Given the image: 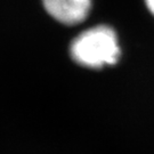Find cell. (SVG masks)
<instances>
[{
  "mask_svg": "<svg viewBox=\"0 0 154 154\" xmlns=\"http://www.w3.org/2000/svg\"><path fill=\"white\" fill-rule=\"evenodd\" d=\"M46 11L64 25H77L90 13L91 0H42Z\"/></svg>",
  "mask_w": 154,
  "mask_h": 154,
  "instance_id": "cell-2",
  "label": "cell"
},
{
  "mask_svg": "<svg viewBox=\"0 0 154 154\" xmlns=\"http://www.w3.org/2000/svg\"><path fill=\"white\" fill-rule=\"evenodd\" d=\"M145 4L147 6L149 11L154 15V0H145Z\"/></svg>",
  "mask_w": 154,
  "mask_h": 154,
  "instance_id": "cell-3",
  "label": "cell"
},
{
  "mask_svg": "<svg viewBox=\"0 0 154 154\" xmlns=\"http://www.w3.org/2000/svg\"><path fill=\"white\" fill-rule=\"evenodd\" d=\"M72 60L89 69L114 65L121 50L116 31L107 25H98L80 33L70 47Z\"/></svg>",
  "mask_w": 154,
  "mask_h": 154,
  "instance_id": "cell-1",
  "label": "cell"
}]
</instances>
